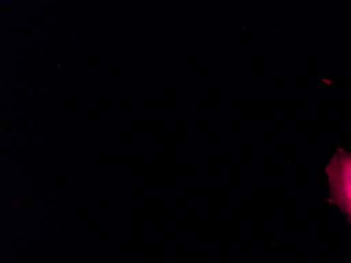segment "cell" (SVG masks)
<instances>
[{"label": "cell", "mask_w": 351, "mask_h": 263, "mask_svg": "<svg viewBox=\"0 0 351 263\" xmlns=\"http://www.w3.org/2000/svg\"><path fill=\"white\" fill-rule=\"evenodd\" d=\"M343 209H346L347 213H348L349 215H350V217H351V201H350V203H347V205H345V207H343Z\"/></svg>", "instance_id": "obj_2"}, {"label": "cell", "mask_w": 351, "mask_h": 263, "mask_svg": "<svg viewBox=\"0 0 351 263\" xmlns=\"http://www.w3.org/2000/svg\"><path fill=\"white\" fill-rule=\"evenodd\" d=\"M333 201L344 207L351 201V154L333 158L328 168Z\"/></svg>", "instance_id": "obj_1"}]
</instances>
